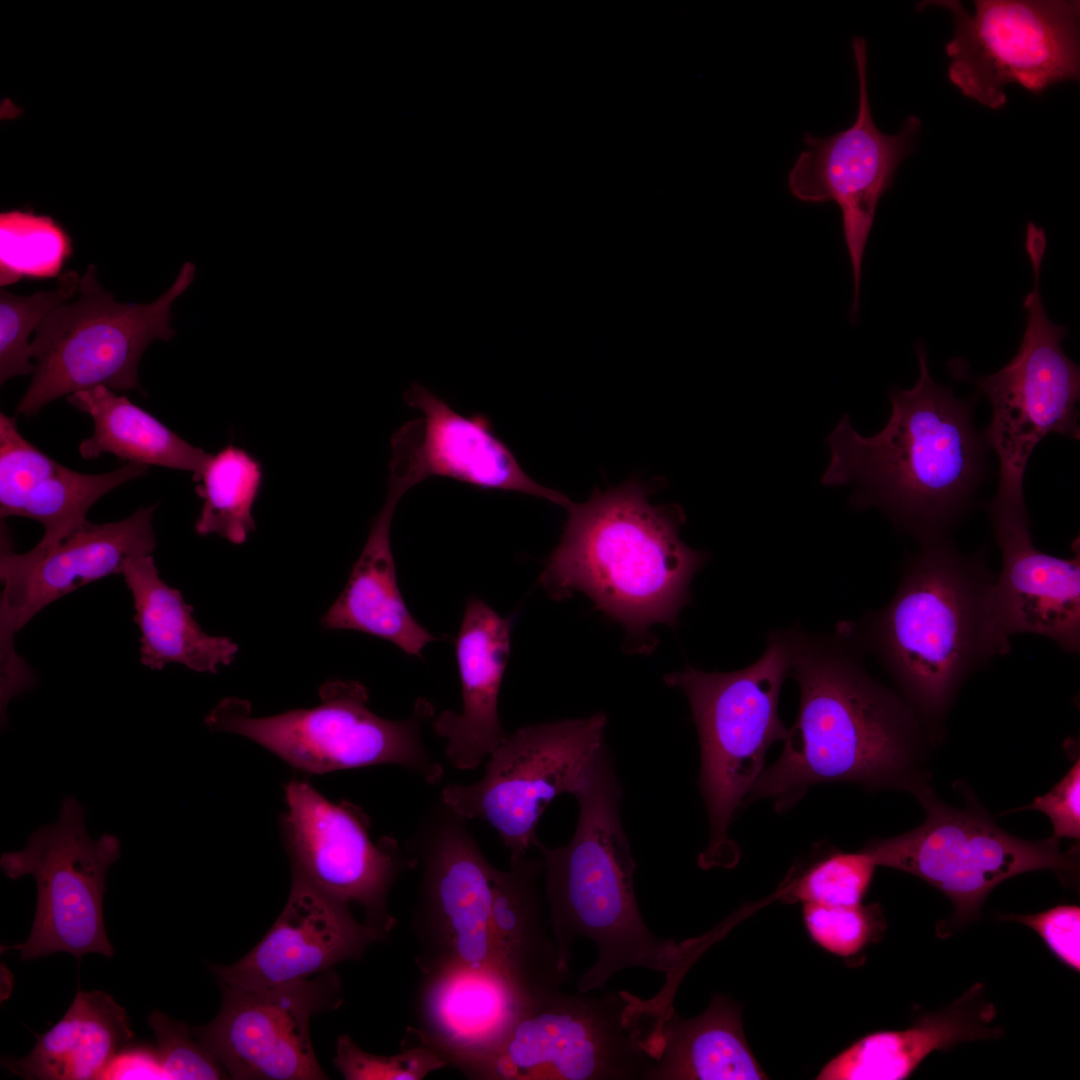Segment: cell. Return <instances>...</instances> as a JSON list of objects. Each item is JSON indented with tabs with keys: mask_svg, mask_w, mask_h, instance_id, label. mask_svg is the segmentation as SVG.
I'll return each instance as SVG.
<instances>
[{
	"mask_svg": "<svg viewBox=\"0 0 1080 1080\" xmlns=\"http://www.w3.org/2000/svg\"><path fill=\"white\" fill-rule=\"evenodd\" d=\"M121 574L133 598L144 666L161 670L177 663L196 672L215 673L218 665L234 660L238 645L202 630L181 592L160 578L152 555L129 559Z\"/></svg>",
	"mask_w": 1080,
	"mask_h": 1080,
	"instance_id": "obj_27",
	"label": "cell"
},
{
	"mask_svg": "<svg viewBox=\"0 0 1080 1080\" xmlns=\"http://www.w3.org/2000/svg\"><path fill=\"white\" fill-rule=\"evenodd\" d=\"M660 1033L659 1055L644 1080L767 1079L746 1041L740 1012L726 997H713L691 1019L670 1006Z\"/></svg>",
	"mask_w": 1080,
	"mask_h": 1080,
	"instance_id": "obj_29",
	"label": "cell"
},
{
	"mask_svg": "<svg viewBox=\"0 0 1080 1080\" xmlns=\"http://www.w3.org/2000/svg\"><path fill=\"white\" fill-rule=\"evenodd\" d=\"M289 845L294 876L341 902L357 903L365 922L386 933L395 926L387 896L415 859L394 839L374 843L366 817L349 804H335L309 784L291 782L286 790Z\"/></svg>",
	"mask_w": 1080,
	"mask_h": 1080,
	"instance_id": "obj_18",
	"label": "cell"
},
{
	"mask_svg": "<svg viewBox=\"0 0 1080 1080\" xmlns=\"http://www.w3.org/2000/svg\"><path fill=\"white\" fill-rule=\"evenodd\" d=\"M537 994L496 968L443 966L423 974L419 1027L408 1030L463 1073L501 1043Z\"/></svg>",
	"mask_w": 1080,
	"mask_h": 1080,
	"instance_id": "obj_23",
	"label": "cell"
},
{
	"mask_svg": "<svg viewBox=\"0 0 1080 1080\" xmlns=\"http://www.w3.org/2000/svg\"><path fill=\"white\" fill-rule=\"evenodd\" d=\"M925 3L951 11L948 79L985 107L1002 108L1009 84L1041 94L1079 78V1L976 0L973 14L960 1Z\"/></svg>",
	"mask_w": 1080,
	"mask_h": 1080,
	"instance_id": "obj_12",
	"label": "cell"
},
{
	"mask_svg": "<svg viewBox=\"0 0 1080 1080\" xmlns=\"http://www.w3.org/2000/svg\"><path fill=\"white\" fill-rule=\"evenodd\" d=\"M638 480L565 507L562 538L539 582L554 600L582 592L624 626L638 651L654 647L650 627L674 626L708 555L680 537L676 505H652Z\"/></svg>",
	"mask_w": 1080,
	"mask_h": 1080,
	"instance_id": "obj_4",
	"label": "cell"
},
{
	"mask_svg": "<svg viewBox=\"0 0 1080 1080\" xmlns=\"http://www.w3.org/2000/svg\"><path fill=\"white\" fill-rule=\"evenodd\" d=\"M920 375L910 389L890 391L885 427L865 437L845 414L826 439L831 460L821 483L853 484L850 504L880 508L921 543L948 538L987 477L988 451L973 422L971 399L957 398L931 376L916 348Z\"/></svg>",
	"mask_w": 1080,
	"mask_h": 1080,
	"instance_id": "obj_3",
	"label": "cell"
},
{
	"mask_svg": "<svg viewBox=\"0 0 1080 1080\" xmlns=\"http://www.w3.org/2000/svg\"><path fill=\"white\" fill-rule=\"evenodd\" d=\"M113 834L89 836L85 808L66 797L55 823L39 827L26 846L3 853L2 872L10 879L32 875L37 886L35 917L28 939L11 946L22 960L56 952L80 959L88 953L114 954L103 917L105 878L120 856Z\"/></svg>",
	"mask_w": 1080,
	"mask_h": 1080,
	"instance_id": "obj_15",
	"label": "cell"
},
{
	"mask_svg": "<svg viewBox=\"0 0 1080 1080\" xmlns=\"http://www.w3.org/2000/svg\"><path fill=\"white\" fill-rule=\"evenodd\" d=\"M511 623L478 598L467 601L456 639L462 710L432 719L447 741L445 755L459 770L476 769L507 737L498 697L510 652Z\"/></svg>",
	"mask_w": 1080,
	"mask_h": 1080,
	"instance_id": "obj_25",
	"label": "cell"
},
{
	"mask_svg": "<svg viewBox=\"0 0 1080 1080\" xmlns=\"http://www.w3.org/2000/svg\"><path fill=\"white\" fill-rule=\"evenodd\" d=\"M331 972L264 989L222 986L219 1013L192 1034L233 1079H326L309 1023L313 1014L341 1003Z\"/></svg>",
	"mask_w": 1080,
	"mask_h": 1080,
	"instance_id": "obj_17",
	"label": "cell"
},
{
	"mask_svg": "<svg viewBox=\"0 0 1080 1080\" xmlns=\"http://www.w3.org/2000/svg\"><path fill=\"white\" fill-rule=\"evenodd\" d=\"M321 703L269 717H251L248 705L223 699L206 717L216 731L252 739L294 767L312 773L395 764L439 783L444 768L427 751L422 728L435 716L432 703L419 698L407 719L381 718L367 706V689L356 681H327Z\"/></svg>",
	"mask_w": 1080,
	"mask_h": 1080,
	"instance_id": "obj_11",
	"label": "cell"
},
{
	"mask_svg": "<svg viewBox=\"0 0 1080 1080\" xmlns=\"http://www.w3.org/2000/svg\"><path fill=\"white\" fill-rule=\"evenodd\" d=\"M70 254V237L52 217L31 210L1 212V286L22 277L58 276Z\"/></svg>",
	"mask_w": 1080,
	"mask_h": 1080,
	"instance_id": "obj_33",
	"label": "cell"
},
{
	"mask_svg": "<svg viewBox=\"0 0 1080 1080\" xmlns=\"http://www.w3.org/2000/svg\"><path fill=\"white\" fill-rule=\"evenodd\" d=\"M875 863L863 850L833 851L783 887L785 901L835 906L860 904L871 883Z\"/></svg>",
	"mask_w": 1080,
	"mask_h": 1080,
	"instance_id": "obj_35",
	"label": "cell"
},
{
	"mask_svg": "<svg viewBox=\"0 0 1080 1080\" xmlns=\"http://www.w3.org/2000/svg\"><path fill=\"white\" fill-rule=\"evenodd\" d=\"M574 797L579 819L570 842L536 849L543 859L548 924L559 965L571 974L574 942L596 945L597 960L577 980L580 993L603 989L611 977L633 967L672 974L683 962V949L657 937L645 924L635 890L636 862L622 827V789L606 745Z\"/></svg>",
	"mask_w": 1080,
	"mask_h": 1080,
	"instance_id": "obj_5",
	"label": "cell"
},
{
	"mask_svg": "<svg viewBox=\"0 0 1080 1080\" xmlns=\"http://www.w3.org/2000/svg\"><path fill=\"white\" fill-rule=\"evenodd\" d=\"M195 491L203 500L195 530L243 544L255 528L252 507L262 482L261 465L245 450L228 445L210 454Z\"/></svg>",
	"mask_w": 1080,
	"mask_h": 1080,
	"instance_id": "obj_32",
	"label": "cell"
},
{
	"mask_svg": "<svg viewBox=\"0 0 1080 1080\" xmlns=\"http://www.w3.org/2000/svg\"><path fill=\"white\" fill-rule=\"evenodd\" d=\"M467 821L439 798L405 844L421 867L412 921L418 967L422 974L452 964L496 968L534 993L561 986L571 975L543 919L542 857L498 870Z\"/></svg>",
	"mask_w": 1080,
	"mask_h": 1080,
	"instance_id": "obj_1",
	"label": "cell"
},
{
	"mask_svg": "<svg viewBox=\"0 0 1080 1080\" xmlns=\"http://www.w3.org/2000/svg\"><path fill=\"white\" fill-rule=\"evenodd\" d=\"M852 50L859 87L856 119L847 129L828 137L805 132L807 148L789 172L788 187L803 202L833 201L839 206L853 274V316L859 308L862 260L878 202L892 187L898 166L912 151L921 122L909 116L894 135L877 128L868 94L865 39L854 37Z\"/></svg>",
	"mask_w": 1080,
	"mask_h": 1080,
	"instance_id": "obj_16",
	"label": "cell"
},
{
	"mask_svg": "<svg viewBox=\"0 0 1080 1080\" xmlns=\"http://www.w3.org/2000/svg\"><path fill=\"white\" fill-rule=\"evenodd\" d=\"M1004 918L1032 928L1063 963L1079 971L1080 908L1078 906L1060 905L1035 915H1011Z\"/></svg>",
	"mask_w": 1080,
	"mask_h": 1080,
	"instance_id": "obj_39",
	"label": "cell"
},
{
	"mask_svg": "<svg viewBox=\"0 0 1080 1080\" xmlns=\"http://www.w3.org/2000/svg\"><path fill=\"white\" fill-rule=\"evenodd\" d=\"M803 915L813 940L839 956L857 953L872 934L871 913L860 904L835 906L804 903Z\"/></svg>",
	"mask_w": 1080,
	"mask_h": 1080,
	"instance_id": "obj_38",
	"label": "cell"
},
{
	"mask_svg": "<svg viewBox=\"0 0 1080 1080\" xmlns=\"http://www.w3.org/2000/svg\"><path fill=\"white\" fill-rule=\"evenodd\" d=\"M148 470V465L134 462L101 474L71 470L25 439L17 416L0 413V517L40 522L44 533L35 550L60 543L88 522L86 515L96 501Z\"/></svg>",
	"mask_w": 1080,
	"mask_h": 1080,
	"instance_id": "obj_24",
	"label": "cell"
},
{
	"mask_svg": "<svg viewBox=\"0 0 1080 1080\" xmlns=\"http://www.w3.org/2000/svg\"><path fill=\"white\" fill-rule=\"evenodd\" d=\"M982 990L980 984L973 986L946 1010L912 1028L878 1032L855 1042L849 1050L853 1073L861 1080L905 1079L934 1050L997 1037L999 1029L988 1025L995 1011L982 1001Z\"/></svg>",
	"mask_w": 1080,
	"mask_h": 1080,
	"instance_id": "obj_31",
	"label": "cell"
},
{
	"mask_svg": "<svg viewBox=\"0 0 1080 1080\" xmlns=\"http://www.w3.org/2000/svg\"><path fill=\"white\" fill-rule=\"evenodd\" d=\"M128 1015L102 991H78L65 1015L6 1067L26 1079L89 1080L100 1076L132 1039Z\"/></svg>",
	"mask_w": 1080,
	"mask_h": 1080,
	"instance_id": "obj_28",
	"label": "cell"
},
{
	"mask_svg": "<svg viewBox=\"0 0 1080 1080\" xmlns=\"http://www.w3.org/2000/svg\"><path fill=\"white\" fill-rule=\"evenodd\" d=\"M1025 247L1034 286L1023 306L1027 323L1016 355L997 372L973 378L991 405L992 417L983 435L999 462V484L991 508H1026L1023 481L1037 445L1049 434L1079 440L1080 368L1064 352L1067 327L1053 323L1040 294L1045 232L1034 223L1026 230Z\"/></svg>",
	"mask_w": 1080,
	"mask_h": 1080,
	"instance_id": "obj_10",
	"label": "cell"
},
{
	"mask_svg": "<svg viewBox=\"0 0 1080 1080\" xmlns=\"http://www.w3.org/2000/svg\"><path fill=\"white\" fill-rule=\"evenodd\" d=\"M402 495L388 486L385 504L349 579L321 624L325 630L349 629L377 636L410 656L420 657L426 645L437 638L411 615L397 582L390 529Z\"/></svg>",
	"mask_w": 1080,
	"mask_h": 1080,
	"instance_id": "obj_26",
	"label": "cell"
},
{
	"mask_svg": "<svg viewBox=\"0 0 1080 1080\" xmlns=\"http://www.w3.org/2000/svg\"><path fill=\"white\" fill-rule=\"evenodd\" d=\"M606 725L596 713L521 727L487 757L480 780L448 784L440 798L462 818L488 822L514 865L542 843L537 826L551 801L579 790L606 746Z\"/></svg>",
	"mask_w": 1080,
	"mask_h": 1080,
	"instance_id": "obj_13",
	"label": "cell"
},
{
	"mask_svg": "<svg viewBox=\"0 0 1080 1080\" xmlns=\"http://www.w3.org/2000/svg\"><path fill=\"white\" fill-rule=\"evenodd\" d=\"M67 402L93 420L92 436L78 447L84 459L110 453L128 462L189 471L195 476L210 456L108 387L75 392L67 396Z\"/></svg>",
	"mask_w": 1080,
	"mask_h": 1080,
	"instance_id": "obj_30",
	"label": "cell"
},
{
	"mask_svg": "<svg viewBox=\"0 0 1080 1080\" xmlns=\"http://www.w3.org/2000/svg\"><path fill=\"white\" fill-rule=\"evenodd\" d=\"M656 1018L627 992L536 995L501 1043L463 1074L482 1080H644Z\"/></svg>",
	"mask_w": 1080,
	"mask_h": 1080,
	"instance_id": "obj_8",
	"label": "cell"
},
{
	"mask_svg": "<svg viewBox=\"0 0 1080 1080\" xmlns=\"http://www.w3.org/2000/svg\"><path fill=\"white\" fill-rule=\"evenodd\" d=\"M386 935L366 922L359 923L349 904L294 876L288 901L262 940L236 963L211 968L221 986L264 989L358 959Z\"/></svg>",
	"mask_w": 1080,
	"mask_h": 1080,
	"instance_id": "obj_22",
	"label": "cell"
},
{
	"mask_svg": "<svg viewBox=\"0 0 1080 1080\" xmlns=\"http://www.w3.org/2000/svg\"><path fill=\"white\" fill-rule=\"evenodd\" d=\"M196 265L185 261L174 282L146 304L120 303L103 290L94 265L80 279L74 302L54 308L30 342L36 360L17 415L32 417L50 402L95 386L141 390L138 366L149 344L171 340L172 306L191 286Z\"/></svg>",
	"mask_w": 1080,
	"mask_h": 1080,
	"instance_id": "obj_9",
	"label": "cell"
},
{
	"mask_svg": "<svg viewBox=\"0 0 1080 1080\" xmlns=\"http://www.w3.org/2000/svg\"><path fill=\"white\" fill-rule=\"evenodd\" d=\"M1002 568L988 597L989 638L994 656L1010 651V639L1032 633L1066 653L1080 649V549L1059 558L1035 547L1027 509H990Z\"/></svg>",
	"mask_w": 1080,
	"mask_h": 1080,
	"instance_id": "obj_20",
	"label": "cell"
},
{
	"mask_svg": "<svg viewBox=\"0 0 1080 1080\" xmlns=\"http://www.w3.org/2000/svg\"><path fill=\"white\" fill-rule=\"evenodd\" d=\"M912 792L925 809L924 822L907 833L872 840L863 851L876 866L913 874L943 892L959 920L977 916L987 895L1015 875L1076 868L1074 857L1054 839L1014 837L980 810L940 802L920 783Z\"/></svg>",
	"mask_w": 1080,
	"mask_h": 1080,
	"instance_id": "obj_14",
	"label": "cell"
},
{
	"mask_svg": "<svg viewBox=\"0 0 1080 1080\" xmlns=\"http://www.w3.org/2000/svg\"><path fill=\"white\" fill-rule=\"evenodd\" d=\"M792 630L790 674L800 691L797 718L778 759L764 769L745 806L771 799L792 808L816 784L854 782L912 791L918 717L865 669L859 644L840 624L835 636Z\"/></svg>",
	"mask_w": 1080,
	"mask_h": 1080,
	"instance_id": "obj_2",
	"label": "cell"
},
{
	"mask_svg": "<svg viewBox=\"0 0 1080 1080\" xmlns=\"http://www.w3.org/2000/svg\"><path fill=\"white\" fill-rule=\"evenodd\" d=\"M405 401L422 417L392 437L390 486L405 493L429 477L442 476L478 488L521 492L564 508L570 503L525 473L485 415H462L418 383L406 391Z\"/></svg>",
	"mask_w": 1080,
	"mask_h": 1080,
	"instance_id": "obj_21",
	"label": "cell"
},
{
	"mask_svg": "<svg viewBox=\"0 0 1080 1080\" xmlns=\"http://www.w3.org/2000/svg\"><path fill=\"white\" fill-rule=\"evenodd\" d=\"M921 544L889 603L858 624H845L915 715L932 724L964 680L994 657L988 597L995 576L982 553L964 555L949 538Z\"/></svg>",
	"mask_w": 1080,
	"mask_h": 1080,
	"instance_id": "obj_6",
	"label": "cell"
},
{
	"mask_svg": "<svg viewBox=\"0 0 1080 1080\" xmlns=\"http://www.w3.org/2000/svg\"><path fill=\"white\" fill-rule=\"evenodd\" d=\"M157 505L138 509L115 522H86L57 545L16 553L1 527L0 601L1 676L16 678L28 666L15 653L13 637L40 610L58 598L112 574L126 562L151 555L156 547L152 517Z\"/></svg>",
	"mask_w": 1080,
	"mask_h": 1080,
	"instance_id": "obj_19",
	"label": "cell"
},
{
	"mask_svg": "<svg viewBox=\"0 0 1080 1080\" xmlns=\"http://www.w3.org/2000/svg\"><path fill=\"white\" fill-rule=\"evenodd\" d=\"M1080 761L1077 759L1065 776L1045 795L1038 796L1021 810L1045 813L1053 825V837H1080Z\"/></svg>",
	"mask_w": 1080,
	"mask_h": 1080,
	"instance_id": "obj_40",
	"label": "cell"
},
{
	"mask_svg": "<svg viewBox=\"0 0 1080 1080\" xmlns=\"http://www.w3.org/2000/svg\"><path fill=\"white\" fill-rule=\"evenodd\" d=\"M791 664L789 628L771 631L764 653L743 669L706 672L687 666L664 676L668 686L685 694L699 736L698 788L710 829L701 855L706 865L737 855L729 827L762 774L768 749L787 735L779 697Z\"/></svg>",
	"mask_w": 1080,
	"mask_h": 1080,
	"instance_id": "obj_7",
	"label": "cell"
},
{
	"mask_svg": "<svg viewBox=\"0 0 1080 1080\" xmlns=\"http://www.w3.org/2000/svg\"><path fill=\"white\" fill-rule=\"evenodd\" d=\"M405 1041L398 1054L380 1056L364 1051L350 1036L342 1035L333 1062L347 1080H422L448 1065L432 1048Z\"/></svg>",
	"mask_w": 1080,
	"mask_h": 1080,
	"instance_id": "obj_36",
	"label": "cell"
},
{
	"mask_svg": "<svg viewBox=\"0 0 1080 1080\" xmlns=\"http://www.w3.org/2000/svg\"><path fill=\"white\" fill-rule=\"evenodd\" d=\"M100 1079H164L156 1049L124 1047L109 1062Z\"/></svg>",
	"mask_w": 1080,
	"mask_h": 1080,
	"instance_id": "obj_41",
	"label": "cell"
},
{
	"mask_svg": "<svg viewBox=\"0 0 1080 1080\" xmlns=\"http://www.w3.org/2000/svg\"><path fill=\"white\" fill-rule=\"evenodd\" d=\"M79 275L66 271L58 277L55 288L29 296L0 292V383L15 376L34 372L30 361L28 338L43 319L57 306L71 301L79 293Z\"/></svg>",
	"mask_w": 1080,
	"mask_h": 1080,
	"instance_id": "obj_34",
	"label": "cell"
},
{
	"mask_svg": "<svg viewBox=\"0 0 1080 1080\" xmlns=\"http://www.w3.org/2000/svg\"><path fill=\"white\" fill-rule=\"evenodd\" d=\"M147 1024L156 1038V1051L164 1079H225L221 1065L196 1042L184 1022L175 1021L160 1011L152 1012Z\"/></svg>",
	"mask_w": 1080,
	"mask_h": 1080,
	"instance_id": "obj_37",
	"label": "cell"
}]
</instances>
